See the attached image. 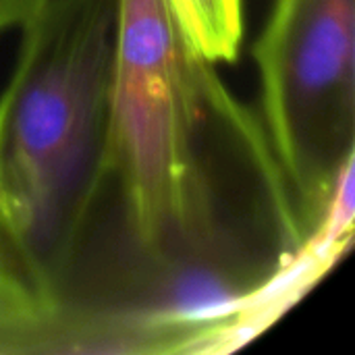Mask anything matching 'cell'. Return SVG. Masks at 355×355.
<instances>
[{
	"label": "cell",
	"instance_id": "cell-3",
	"mask_svg": "<svg viewBox=\"0 0 355 355\" xmlns=\"http://www.w3.org/2000/svg\"><path fill=\"white\" fill-rule=\"evenodd\" d=\"M254 60L262 127L314 231L355 164V0H275Z\"/></svg>",
	"mask_w": 355,
	"mask_h": 355
},
{
	"label": "cell",
	"instance_id": "cell-4",
	"mask_svg": "<svg viewBox=\"0 0 355 355\" xmlns=\"http://www.w3.org/2000/svg\"><path fill=\"white\" fill-rule=\"evenodd\" d=\"M56 322L58 306L0 254V354L46 352Z\"/></svg>",
	"mask_w": 355,
	"mask_h": 355
},
{
	"label": "cell",
	"instance_id": "cell-2",
	"mask_svg": "<svg viewBox=\"0 0 355 355\" xmlns=\"http://www.w3.org/2000/svg\"><path fill=\"white\" fill-rule=\"evenodd\" d=\"M0 94V245L58 306L104 187L116 0H48Z\"/></svg>",
	"mask_w": 355,
	"mask_h": 355
},
{
	"label": "cell",
	"instance_id": "cell-6",
	"mask_svg": "<svg viewBox=\"0 0 355 355\" xmlns=\"http://www.w3.org/2000/svg\"><path fill=\"white\" fill-rule=\"evenodd\" d=\"M48 0H0V33L8 29H23Z\"/></svg>",
	"mask_w": 355,
	"mask_h": 355
},
{
	"label": "cell",
	"instance_id": "cell-5",
	"mask_svg": "<svg viewBox=\"0 0 355 355\" xmlns=\"http://www.w3.org/2000/svg\"><path fill=\"white\" fill-rule=\"evenodd\" d=\"M189 44L210 62H235L243 42V0H168Z\"/></svg>",
	"mask_w": 355,
	"mask_h": 355
},
{
	"label": "cell",
	"instance_id": "cell-7",
	"mask_svg": "<svg viewBox=\"0 0 355 355\" xmlns=\"http://www.w3.org/2000/svg\"><path fill=\"white\" fill-rule=\"evenodd\" d=\"M0 254H4V250H2V245H0ZM6 256V254H4Z\"/></svg>",
	"mask_w": 355,
	"mask_h": 355
},
{
	"label": "cell",
	"instance_id": "cell-1",
	"mask_svg": "<svg viewBox=\"0 0 355 355\" xmlns=\"http://www.w3.org/2000/svg\"><path fill=\"white\" fill-rule=\"evenodd\" d=\"M106 189L146 272L139 322L268 316L312 235L262 121L168 0H116Z\"/></svg>",
	"mask_w": 355,
	"mask_h": 355
}]
</instances>
